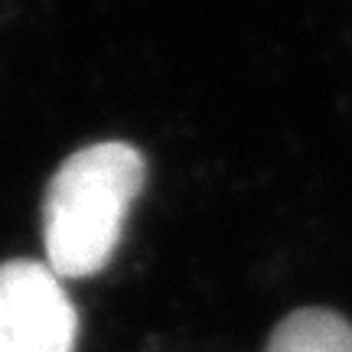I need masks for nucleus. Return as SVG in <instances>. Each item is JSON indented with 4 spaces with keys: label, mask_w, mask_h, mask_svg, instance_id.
<instances>
[{
    "label": "nucleus",
    "mask_w": 352,
    "mask_h": 352,
    "mask_svg": "<svg viewBox=\"0 0 352 352\" xmlns=\"http://www.w3.org/2000/svg\"><path fill=\"white\" fill-rule=\"evenodd\" d=\"M76 307L46 264H0V352H76Z\"/></svg>",
    "instance_id": "obj_2"
},
{
    "label": "nucleus",
    "mask_w": 352,
    "mask_h": 352,
    "mask_svg": "<svg viewBox=\"0 0 352 352\" xmlns=\"http://www.w3.org/2000/svg\"><path fill=\"white\" fill-rule=\"evenodd\" d=\"M144 176L140 151L121 140L91 144L65 157L43 199L46 267L59 280L91 277L111 261Z\"/></svg>",
    "instance_id": "obj_1"
},
{
    "label": "nucleus",
    "mask_w": 352,
    "mask_h": 352,
    "mask_svg": "<svg viewBox=\"0 0 352 352\" xmlns=\"http://www.w3.org/2000/svg\"><path fill=\"white\" fill-rule=\"evenodd\" d=\"M264 352H352V323L333 310L303 307L277 323Z\"/></svg>",
    "instance_id": "obj_3"
}]
</instances>
